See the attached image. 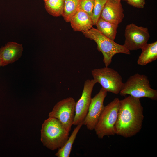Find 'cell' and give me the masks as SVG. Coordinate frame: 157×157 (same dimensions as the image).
Returning <instances> with one entry per match:
<instances>
[{"label":"cell","mask_w":157,"mask_h":157,"mask_svg":"<svg viewBox=\"0 0 157 157\" xmlns=\"http://www.w3.org/2000/svg\"><path fill=\"white\" fill-rule=\"evenodd\" d=\"M81 0H64L62 16L67 22L71 20L79 9Z\"/></svg>","instance_id":"e0dca14e"},{"label":"cell","mask_w":157,"mask_h":157,"mask_svg":"<svg viewBox=\"0 0 157 157\" xmlns=\"http://www.w3.org/2000/svg\"><path fill=\"white\" fill-rule=\"evenodd\" d=\"M93 79L100 84L107 92L115 94H119L124 83L117 71L108 67L95 69L91 71Z\"/></svg>","instance_id":"8992f818"},{"label":"cell","mask_w":157,"mask_h":157,"mask_svg":"<svg viewBox=\"0 0 157 157\" xmlns=\"http://www.w3.org/2000/svg\"><path fill=\"white\" fill-rule=\"evenodd\" d=\"M119 93L122 96L128 95L140 99L146 97L154 100L157 99V90L151 88L148 77L138 73L129 78L124 83Z\"/></svg>","instance_id":"277c9868"},{"label":"cell","mask_w":157,"mask_h":157,"mask_svg":"<svg viewBox=\"0 0 157 157\" xmlns=\"http://www.w3.org/2000/svg\"><path fill=\"white\" fill-rule=\"evenodd\" d=\"M120 101L119 98H115L104 106L94 129L99 138L102 139L105 136H114L116 134L115 125Z\"/></svg>","instance_id":"5b68a950"},{"label":"cell","mask_w":157,"mask_h":157,"mask_svg":"<svg viewBox=\"0 0 157 157\" xmlns=\"http://www.w3.org/2000/svg\"><path fill=\"white\" fill-rule=\"evenodd\" d=\"M83 125V123H81L76 126L64 145L58 149V151L55 154L56 156L58 157L69 156L73 144L78 132Z\"/></svg>","instance_id":"2e32d148"},{"label":"cell","mask_w":157,"mask_h":157,"mask_svg":"<svg viewBox=\"0 0 157 157\" xmlns=\"http://www.w3.org/2000/svg\"><path fill=\"white\" fill-rule=\"evenodd\" d=\"M95 0H81L79 8L82 10L91 17Z\"/></svg>","instance_id":"ffe728a7"},{"label":"cell","mask_w":157,"mask_h":157,"mask_svg":"<svg viewBox=\"0 0 157 157\" xmlns=\"http://www.w3.org/2000/svg\"><path fill=\"white\" fill-rule=\"evenodd\" d=\"M76 102L72 97L61 100L55 104L49 114V117L58 119L69 132L73 125Z\"/></svg>","instance_id":"52a82bcc"},{"label":"cell","mask_w":157,"mask_h":157,"mask_svg":"<svg viewBox=\"0 0 157 157\" xmlns=\"http://www.w3.org/2000/svg\"><path fill=\"white\" fill-rule=\"evenodd\" d=\"M86 38L94 40L97 45V49L103 56V61L105 67H108L112 61L113 57L118 53L130 55V52L124 45L119 44L107 38L97 29L92 27L82 32Z\"/></svg>","instance_id":"3957f363"},{"label":"cell","mask_w":157,"mask_h":157,"mask_svg":"<svg viewBox=\"0 0 157 157\" xmlns=\"http://www.w3.org/2000/svg\"><path fill=\"white\" fill-rule=\"evenodd\" d=\"M107 94V92L102 88L92 98L88 113L83 122V125L90 130L94 129L98 121L104 107V102Z\"/></svg>","instance_id":"30bf717a"},{"label":"cell","mask_w":157,"mask_h":157,"mask_svg":"<svg viewBox=\"0 0 157 157\" xmlns=\"http://www.w3.org/2000/svg\"><path fill=\"white\" fill-rule=\"evenodd\" d=\"M97 83L94 79H88L84 84L81 96L76 102L75 113L73 125L77 126L83 123L88 113L91 102L94 87Z\"/></svg>","instance_id":"9c48e42d"},{"label":"cell","mask_w":157,"mask_h":157,"mask_svg":"<svg viewBox=\"0 0 157 157\" xmlns=\"http://www.w3.org/2000/svg\"><path fill=\"white\" fill-rule=\"evenodd\" d=\"M0 51H1V48H0V67L1 66V58H0Z\"/></svg>","instance_id":"7402d4cb"},{"label":"cell","mask_w":157,"mask_h":157,"mask_svg":"<svg viewBox=\"0 0 157 157\" xmlns=\"http://www.w3.org/2000/svg\"><path fill=\"white\" fill-rule=\"evenodd\" d=\"M124 46L129 51L141 49L147 43L150 35L148 28L132 23L125 28Z\"/></svg>","instance_id":"ba28073f"},{"label":"cell","mask_w":157,"mask_h":157,"mask_svg":"<svg viewBox=\"0 0 157 157\" xmlns=\"http://www.w3.org/2000/svg\"><path fill=\"white\" fill-rule=\"evenodd\" d=\"M96 25L97 29L104 36L114 40L115 39L118 25L106 21L99 17Z\"/></svg>","instance_id":"9a60e30c"},{"label":"cell","mask_w":157,"mask_h":157,"mask_svg":"<svg viewBox=\"0 0 157 157\" xmlns=\"http://www.w3.org/2000/svg\"><path fill=\"white\" fill-rule=\"evenodd\" d=\"M108 0H95L91 16L93 25H96L99 18L101 13Z\"/></svg>","instance_id":"d6986e66"},{"label":"cell","mask_w":157,"mask_h":157,"mask_svg":"<svg viewBox=\"0 0 157 157\" xmlns=\"http://www.w3.org/2000/svg\"><path fill=\"white\" fill-rule=\"evenodd\" d=\"M129 5L137 8H143L145 4V0H126Z\"/></svg>","instance_id":"44dd1931"},{"label":"cell","mask_w":157,"mask_h":157,"mask_svg":"<svg viewBox=\"0 0 157 157\" xmlns=\"http://www.w3.org/2000/svg\"><path fill=\"white\" fill-rule=\"evenodd\" d=\"M124 0V1H126V0Z\"/></svg>","instance_id":"cb8c5ba5"},{"label":"cell","mask_w":157,"mask_h":157,"mask_svg":"<svg viewBox=\"0 0 157 157\" xmlns=\"http://www.w3.org/2000/svg\"><path fill=\"white\" fill-rule=\"evenodd\" d=\"M121 0H108L100 17L106 21L118 25L124 17Z\"/></svg>","instance_id":"8fae6325"},{"label":"cell","mask_w":157,"mask_h":157,"mask_svg":"<svg viewBox=\"0 0 157 157\" xmlns=\"http://www.w3.org/2000/svg\"><path fill=\"white\" fill-rule=\"evenodd\" d=\"M64 0H48L44 2L45 8L47 12L54 17L62 16Z\"/></svg>","instance_id":"ac0fdd59"},{"label":"cell","mask_w":157,"mask_h":157,"mask_svg":"<svg viewBox=\"0 0 157 157\" xmlns=\"http://www.w3.org/2000/svg\"><path fill=\"white\" fill-rule=\"evenodd\" d=\"M43 0L45 2V1H47L48 0Z\"/></svg>","instance_id":"603a6c76"},{"label":"cell","mask_w":157,"mask_h":157,"mask_svg":"<svg viewBox=\"0 0 157 157\" xmlns=\"http://www.w3.org/2000/svg\"><path fill=\"white\" fill-rule=\"evenodd\" d=\"M70 22L74 31H86L90 29L93 26L91 17L79 8Z\"/></svg>","instance_id":"4fadbf2b"},{"label":"cell","mask_w":157,"mask_h":157,"mask_svg":"<svg viewBox=\"0 0 157 157\" xmlns=\"http://www.w3.org/2000/svg\"><path fill=\"white\" fill-rule=\"evenodd\" d=\"M41 132V142L52 150L62 147L68 139L69 133L58 119L50 117L44 122Z\"/></svg>","instance_id":"7a4b0ae2"},{"label":"cell","mask_w":157,"mask_h":157,"mask_svg":"<svg viewBox=\"0 0 157 157\" xmlns=\"http://www.w3.org/2000/svg\"><path fill=\"white\" fill-rule=\"evenodd\" d=\"M143 110L140 99L129 95L120 100L115 125L116 134L128 138L139 133L144 117Z\"/></svg>","instance_id":"6da1fadb"},{"label":"cell","mask_w":157,"mask_h":157,"mask_svg":"<svg viewBox=\"0 0 157 157\" xmlns=\"http://www.w3.org/2000/svg\"><path fill=\"white\" fill-rule=\"evenodd\" d=\"M1 48V65L4 66L17 60L21 57L22 45L15 42H9Z\"/></svg>","instance_id":"7c38bea8"},{"label":"cell","mask_w":157,"mask_h":157,"mask_svg":"<svg viewBox=\"0 0 157 157\" xmlns=\"http://www.w3.org/2000/svg\"><path fill=\"white\" fill-rule=\"evenodd\" d=\"M142 52L138 57L137 64L144 66L157 58V41L146 44L141 49Z\"/></svg>","instance_id":"5bb4252c"}]
</instances>
